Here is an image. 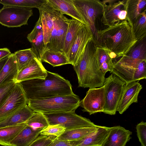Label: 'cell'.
<instances>
[{
  "mask_svg": "<svg viewBox=\"0 0 146 146\" xmlns=\"http://www.w3.org/2000/svg\"><path fill=\"white\" fill-rule=\"evenodd\" d=\"M96 39L97 45L108 51L113 60L126 55L137 42L132 27L126 20L98 30Z\"/></svg>",
  "mask_w": 146,
  "mask_h": 146,
  "instance_id": "1",
  "label": "cell"
},
{
  "mask_svg": "<svg viewBox=\"0 0 146 146\" xmlns=\"http://www.w3.org/2000/svg\"><path fill=\"white\" fill-rule=\"evenodd\" d=\"M44 78L29 80L19 83L28 100L74 94L69 81L47 70Z\"/></svg>",
  "mask_w": 146,
  "mask_h": 146,
  "instance_id": "2",
  "label": "cell"
},
{
  "mask_svg": "<svg viewBox=\"0 0 146 146\" xmlns=\"http://www.w3.org/2000/svg\"><path fill=\"white\" fill-rule=\"evenodd\" d=\"M96 45L94 38L90 40L78 64L73 66L80 87L92 88L104 85L106 74L101 70L97 60Z\"/></svg>",
  "mask_w": 146,
  "mask_h": 146,
  "instance_id": "3",
  "label": "cell"
},
{
  "mask_svg": "<svg viewBox=\"0 0 146 146\" xmlns=\"http://www.w3.org/2000/svg\"><path fill=\"white\" fill-rule=\"evenodd\" d=\"M146 60V42L145 40L137 42L127 54L113 62L110 72L126 84L133 82L135 71L139 63Z\"/></svg>",
  "mask_w": 146,
  "mask_h": 146,
  "instance_id": "4",
  "label": "cell"
},
{
  "mask_svg": "<svg viewBox=\"0 0 146 146\" xmlns=\"http://www.w3.org/2000/svg\"><path fill=\"white\" fill-rule=\"evenodd\" d=\"M80 99L75 94L54 96L28 100L27 105L33 111L42 113L75 111L80 106Z\"/></svg>",
  "mask_w": 146,
  "mask_h": 146,
  "instance_id": "5",
  "label": "cell"
},
{
  "mask_svg": "<svg viewBox=\"0 0 146 146\" xmlns=\"http://www.w3.org/2000/svg\"><path fill=\"white\" fill-rule=\"evenodd\" d=\"M125 84L113 74L105 78L104 84L105 87V103L103 112L110 115L116 114Z\"/></svg>",
  "mask_w": 146,
  "mask_h": 146,
  "instance_id": "6",
  "label": "cell"
},
{
  "mask_svg": "<svg viewBox=\"0 0 146 146\" xmlns=\"http://www.w3.org/2000/svg\"><path fill=\"white\" fill-rule=\"evenodd\" d=\"M42 113L49 125H59L65 128L66 130L97 125L90 119L77 115L75 111Z\"/></svg>",
  "mask_w": 146,
  "mask_h": 146,
  "instance_id": "7",
  "label": "cell"
},
{
  "mask_svg": "<svg viewBox=\"0 0 146 146\" xmlns=\"http://www.w3.org/2000/svg\"><path fill=\"white\" fill-rule=\"evenodd\" d=\"M33 15L31 8L4 5L0 9V24L12 28L28 25V20Z\"/></svg>",
  "mask_w": 146,
  "mask_h": 146,
  "instance_id": "8",
  "label": "cell"
},
{
  "mask_svg": "<svg viewBox=\"0 0 146 146\" xmlns=\"http://www.w3.org/2000/svg\"><path fill=\"white\" fill-rule=\"evenodd\" d=\"M28 100L19 83L16 85L0 105V121L13 114L25 105Z\"/></svg>",
  "mask_w": 146,
  "mask_h": 146,
  "instance_id": "9",
  "label": "cell"
},
{
  "mask_svg": "<svg viewBox=\"0 0 146 146\" xmlns=\"http://www.w3.org/2000/svg\"><path fill=\"white\" fill-rule=\"evenodd\" d=\"M108 4L104 3L102 16L101 20L104 25L111 27L126 20L127 11L126 0H105Z\"/></svg>",
  "mask_w": 146,
  "mask_h": 146,
  "instance_id": "10",
  "label": "cell"
},
{
  "mask_svg": "<svg viewBox=\"0 0 146 146\" xmlns=\"http://www.w3.org/2000/svg\"><path fill=\"white\" fill-rule=\"evenodd\" d=\"M72 1L87 25L90 27L93 34L94 32H96L95 22L96 18L102 14L104 6L102 1L94 0H72Z\"/></svg>",
  "mask_w": 146,
  "mask_h": 146,
  "instance_id": "11",
  "label": "cell"
},
{
  "mask_svg": "<svg viewBox=\"0 0 146 146\" xmlns=\"http://www.w3.org/2000/svg\"><path fill=\"white\" fill-rule=\"evenodd\" d=\"M69 21L70 19L57 11L50 42L46 46V51L49 50L62 52Z\"/></svg>",
  "mask_w": 146,
  "mask_h": 146,
  "instance_id": "12",
  "label": "cell"
},
{
  "mask_svg": "<svg viewBox=\"0 0 146 146\" xmlns=\"http://www.w3.org/2000/svg\"><path fill=\"white\" fill-rule=\"evenodd\" d=\"M94 38L89 26L85 25L80 31L67 55L70 64L76 65L84 53L88 42Z\"/></svg>",
  "mask_w": 146,
  "mask_h": 146,
  "instance_id": "13",
  "label": "cell"
},
{
  "mask_svg": "<svg viewBox=\"0 0 146 146\" xmlns=\"http://www.w3.org/2000/svg\"><path fill=\"white\" fill-rule=\"evenodd\" d=\"M105 103V87L104 85L98 88H89L80 102V106L83 108V111L90 115L103 112Z\"/></svg>",
  "mask_w": 146,
  "mask_h": 146,
  "instance_id": "14",
  "label": "cell"
},
{
  "mask_svg": "<svg viewBox=\"0 0 146 146\" xmlns=\"http://www.w3.org/2000/svg\"><path fill=\"white\" fill-rule=\"evenodd\" d=\"M142 88L138 81L125 84L117 109L120 114H123L133 103H137L139 94Z\"/></svg>",
  "mask_w": 146,
  "mask_h": 146,
  "instance_id": "15",
  "label": "cell"
},
{
  "mask_svg": "<svg viewBox=\"0 0 146 146\" xmlns=\"http://www.w3.org/2000/svg\"><path fill=\"white\" fill-rule=\"evenodd\" d=\"M46 71L42 61L35 58L18 72L14 82L17 83L35 78H44L47 75Z\"/></svg>",
  "mask_w": 146,
  "mask_h": 146,
  "instance_id": "16",
  "label": "cell"
},
{
  "mask_svg": "<svg viewBox=\"0 0 146 146\" xmlns=\"http://www.w3.org/2000/svg\"><path fill=\"white\" fill-rule=\"evenodd\" d=\"M37 9L41 17L44 42L46 47L50 42L57 11L52 7L47 0L46 3Z\"/></svg>",
  "mask_w": 146,
  "mask_h": 146,
  "instance_id": "17",
  "label": "cell"
},
{
  "mask_svg": "<svg viewBox=\"0 0 146 146\" xmlns=\"http://www.w3.org/2000/svg\"><path fill=\"white\" fill-rule=\"evenodd\" d=\"M27 38L31 43V48L36 57L41 61L42 55L46 51V46L44 42L41 17L40 15L33 29L27 35Z\"/></svg>",
  "mask_w": 146,
  "mask_h": 146,
  "instance_id": "18",
  "label": "cell"
},
{
  "mask_svg": "<svg viewBox=\"0 0 146 146\" xmlns=\"http://www.w3.org/2000/svg\"><path fill=\"white\" fill-rule=\"evenodd\" d=\"M109 129V134L102 146H125L131 138L132 132L121 126Z\"/></svg>",
  "mask_w": 146,
  "mask_h": 146,
  "instance_id": "19",
  "label": "cell"
},
{
  "mask_svg": "<svg viewBox=\"0 0 146 146\" xmlns=\"http://www.w3.org/2000/svg\"><path fill=\"white\" fill-rule=\"evenodd\" d=\"M52 7L62 14H66L87 25L75 6L72 0H47Z\"/></svg>",
  "mask_w": 146,
  "mask_h": 146,
  "instance_id": "20",
  "label": "cell"
},
{
  "mask_svg": "<svg viewBox=\"0 0 146 146\" xmlns=\"http://www.w3.org/2000/svg\"><path fill=\"white\" fill-rule=\"evenodd\" d=\"M35 112L27 105L0 121V128L26 123Z\"/></svg>",
  "mask_w": 146,
  "mask_h": 146,
  "instance_id": "21",
  "label": "cell"
},
{
  "mask_svg": "<svg viewBox=\"0 0 146 146\" xmlns=\"http://www.w3.org/2000/svg\"><path fill=\"white\" fill-rule=\"evenodd\" d=\"M42 129H35L27 125L11 141V146H29L40 134Z\"/></svg>",
  "mask_w": 146,
  "mask_h": 146,
  "instance_id": "22",
  "label": "cell"
},
{
  "mask_svg": "<svg viewBox=\"0 0 146 146\" xmlns=\"http://www.w3.org/2000/svg\"><path fill=\"white\" fill-rule=\"evenodd\" d=\"M109 131V127L99 126L81 140L76 146H102Z\"/></svg>",
  "mask_w": 146,
  "mask_h": 146,
  "instance_id": "23",
  "label": "cell"
},
{
  "mask_svg": "<svg viewBox=\"0 0 146 146\" xmlns=\"http://www.w3.org/2000/svg\"><path fill=\"white\" fill-rule=\"evenodd\" d=\"M126 20L132 27L141 13L146 10V0H127L125 2Z\"/></svg>",
  "mask_w": 146,
  "mask_h": 146,
  "instance_id": "24",
  "label": "cell"
},
{
  "mask_svg": "<svg viewBox=\"0 0 146 146\" xmlns=\"http://www.w3.org/2000/svg\"><path fill=\"white\" fill-rule=\"evenodd\" d=\"M85 25L75 19H70L62 52L66 56L78 33Z\"/></svg>",
  "mask_w": 146,
  "mask_h": 146,
  "instance_id": "25",
  "label": "cell"
},
{
  "mask_svg": "<svg viewBox=\"0 0 146 146\" xmlns=\"http://www.w3.org/2000/svg\"><path fill=\"white\" fill-rule=\"evenodd\" d=\"M18 72L17 61L13 53H12L0 72V85L14 81Z\"/></svg>",
  "mask_w": 146,
  "mask_h": 146,
  "instance_id": "26",
  "label": "cell"
},
{
  "mask_svg": "<svg viewBox=\"0 0 146 146\" xmlns=\"http://www.w3.org/2000/svg\"><path fill=\"white\" fill-rule=\"evenodd\" d=\"M99 125L86 127L76 128L66 130L60 135L55 138L69 141L82 140L96 130Z\"/></svg>",
  "mask_w": 146,
  "mask_h": 146,
  "instance_id": "27",
  "label": "cell"
},
{
  "mask_svg": "<svg viewBox=\"0 0 146 146\" xmlns=\"http://www.w3.org/2000/svg\"><path fill=\"white\" fill-rule=\"evenodd\" d=\"M26 125V123L0 128V145L11 146L10 142Z\"/></svg>",
  "mask_w": 146,
  "mask_h": 146,
  "instance_id": "28",
  "label": "cell"
},
{
  "mask_svg": "<svg viewBox=\"0 0 146 146\" xmlns=\"http://www.w3.org/2000/svg\"><path fill=\"white\" fill-rule=\"evenodd\" d=\"M41 61L48 63L54 67L70 64L66 56L63 53L49 50L45 51Z\"/></svg>",
  "mask_w": 146,
  "mask_h": 146,
  "instance_id": "29",
  "label": "cell"
},
{
  "mask_svg": "<svg viewBox=\"0 0 146 146\" xmlns=\"http://www.w3.org/2000/svg\"><path fill=\"white\" fill-rule=\"evenodd\" d=\"M96 51L97 60L101 70L105 74L108 71L110 72L112 68L113 61L110 57L109 52L97 45Z\"/></svg>",
  "mask_w": 146,
  "mask_h": 146,
  "instance_id": "30",
  "label": "cell"
},
{
  "mask_svg": "<svg viewBox=\"0 0 146 146\" xmlns=\"http://www.w3.org/2000/svg\"><path fill=\"white\" fill-rule=\"evenodd\" d=\"M13 54L17 61L18 72L36 58L31 48L17 50Z\"/></svg>",
  "mask_w": 146,
  "mask_h": 146,
  "instance_id": "31",
  "label": "cell"
},
{
  "mask_svg": "<svg viewBox=\"0 0 146 146\" xmlns=\"http://www.w3.org/2000/svg\"><path fill=\"white\" fill-rule=\"evenodd\" d=\"M146 10L143 11L133 24L132 28L136 40H141L146 36Z\"/></svg>",
  "mask_w": 146,
  "mask_h": 146,
  "instance_id": "32",
  "label": "cell"
},
{
  "mask_svg": "<svg viewBox=\"0 0 146 146\" xmlns=\"http://www.w3.org/2000/svg\"><path fill=\"white\" fill-rule=\"evenodd\" d=\"M47 0H0V3L10 5L32 9L38 8L46 3Z\"/></svg>",
  "mask_w": 146,
  "mask_h": 146,
  "instance_id": "33",
  "label": "cell"
},
{
  "mask_svg": "<svg viewBox=\"0 0 146 146\" xmlns=\"http://www.w3.org/2000/svg\"><path fill=\"white\" fill-rule=\"evenodd\" d=\"M26 123L36 129H43L49 125L46 119L42 113L35 112Z\"/></svg>",
  "mask_w": 146,
  "mask_h": 146,
  "instance_id": "34",
  "label": "cell"
},
{
  "mask_svg": "<svg viewBox=\"0 0 146 146\" xmlns=\"http://www.w3.org/2000/svg\"><path fill=\"white\" fill-rule=\"evenodd\" d=\"M66 129L65 128L59 125H49L41 131L40 134L56 137L60 135Z\"/></svg>",
  "mask_w": 146,
  "mask_h": 146,
  "instance_id": "35",
  "label": "cell"
},
{
  "mask_svg": "<svg viewBox=\"0 0 146 146\" xmlns=\"http://www.w3.org/2000/svg\"><path fill=\"white\" fill-rule=\"evenodd\" d=\"M16 84L13 81L0 85V105L8 96Z\"/></svg>",
  "mask_w": 146,
  "mask_h": 146,
  "instance_id": "36",
  "label": "cell"
},
{
  "mask_svg": "<svg viewBox=\"0 0 146 146\" xmlns=\"http://www.w3.org/2000/svg\"><path fill=\"white\" fill-rule=\"evenodd\" d=\"M146 79V60L141 62L134 73L133 81Z\"/></svg>",
  "mask_w": 146,
  "mask_h": 146,
  "instance_id": "37",
  "label": "cell"
},
{
  "mask_svg": "<svg viewBox=\"0 0 146 146\" xmlns=\"http://www.w3.org/2000/svg\"><path fill=\"white\" fill-rule=\"evenodd\" d=\"M137 135L141 146H146V123L143 121L136 126Z\"/></svg>",
  "mask_w": 146,
  "mask_h": 146,
  "instance_id": "38",
  "label": "cell"
},
{
  "mask_svg": "<svg viewBox=\"0 0 146 146\" xmlns=\"http://www.w3.org/2000/svg\"><path fill=\"white\" fill-rule=\"evenodd\" d=\"M54 138L40 135L29 146H48Z\"/></svg>",
  "mask_w": 146,
  "mask_h": 146,
  "instance_id": "39",
  "label": "cell"
},
{
  "mask_svg": "<svg viewBox=\"0 0 146 146\" xmlns=\"http://www.w3.org/2000/svg\"><path fill=\"white\" fill-rule=\"evenodd\" d=\"M80 140L69 141L60 140L55 138L48 146H76Z\"/></svg>",
  "mask_w": 146,
  "mask_h": 146,
  "instance_id": "40",
  "label": "cell"
},
{
  "mask_svg": "<svg viewBox=\"0 0 146 146\" xmlns=\"http://www.w3.org/2000/svg\"><path fill=\"white\" fill-rule=\"evenodd\" d=\"M12 54L9 50L7 48H0V60L11 55Z\"/></svg>",
  "mask_w": 146,
  "mask_h": 146,
  "instance_id": "41",
  "label": "cell"
},
{
  "mask_svg": "<svg viewBox=\"0 0 146 146\" xmlns=\"http://www.w3.org/2000/svg\"><path fill=\"white\" fill-rule=\"evenodd\" d=\"M10 56H7L0 60V72Z\"/></svg>",
  "mask_w": 146,
  "mask_h": 146,
  "instance_id": "42",
  "label": "cell"
}]
</instances>
